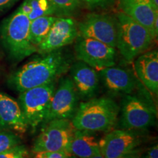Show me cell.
Returning a JSON list of instances; mask_svg holds the SVG:
<instances>
[{
  "label": "cell",
  "instance_id": "ba28073f",
  "mask_svg": "<svg viewBox=\"0 0 158 158\" xmlns=\"http://www.w3.org/2000/svg\"><path fill=\"white\" fill-rule=\"evenodd\" d=\"M155 110L143 98L132 94L124 97L121 106V126L124 130L143 131L155 123Z\"/></svg>",
  "mask_w": 158,
  "mask_h": 158
},
{
  "label": "cell",
  "instance_id": "30bf717a",
  "mask_svg": "<svg viewBox=\"0 0 158 158\" xmlns=\"http://www.w3.org/2000/svg\"><path fill=\"white\" fill-rule=\"evenodd\" d=\"M78 104V95L72 79L69 76L62 77L51 98L43 124L57 118L71 119Z\"/></svg>",
  "mask_w": 158,
  "mask_h": 158
},
{
  "label": "cell",
  "instance_id": "e0dca14e",
  "mask_svg": "<svg viewBox=\"0 0 158 158\" xmlns=\"http://www.w3.org/2000/svg\"><path fill=\"white\" fill-rule=\"evenodd\" d=\"M134 62V69L138 78L155 96L158 94V51L148 50L139 55Z\"/></svg>",
  "mask_w": 158,
  "mask_h": 158
},
{
  "label": "cell",
  "instance_id": "83f0119b",
  "mask_svg": "<svg viewBox=\"0 0 158 158\" xmlns=\"http://www.w3.org/2000/svg\"><path fill=\"white\" fill-rule=\"evenodd\" d=\"M149 158H158V147L157 144L156 143L152 147H151L148 150L147 155Z\"/></svg>",
  "mask_w": 158,
  "mask_h": 158
},
{
  "label": "cell",
  "instance_id": "d4e9b609",
  "mask_svg": "<svg viewBox=\"0 0 158 158\" xmlns=\"http://www.w3.org/2000/svg\"><path fill=\"white\" fill-rule=\"evenodd\" d=\"M34 154L33 158H69L70 156L66 151L40 152Z\"/></svg>",
  "mask_w": 158,
  "mask_h": 158
},
{
  "label": "cell",
  "instance_id": "8992f818",
  "mask_svg": "<svg viewBox=\"0 0 158 158\" xmlns=\"http://www.w3.org/2000/svg\"><path fill=\"white\" fill-rule=\"evenodd\" d=\"M44 124L33 144V153L59 151L68 152L76 131L71 119L57 118Z\"/></svg>",
  "mask_w": 158,
  "mask_h": 158
},
{
  "label": "cell",
  "instance_id": "4316f807",
  "mask_svg": "<svg viewBox=\"0 0 158 158\" xmlns=\"http://www.w3.org/2000/svg\"><path fill=\"white\" fill-rule=\"evenodd\" d=\"M18 10H19L20 12L23 13V14L27 15V16H28L31 12V7L30 4H29V0H25V1L21 4L19 8H18Z\"/></svg>",
  "mask_w": 158,
  "mask_h": 158
},
{
  "label": "cell",
  "instance_id": "d6986e66",
  "mask_svg": "<svg viewBox=\"0 0 158 158\" xmlns=\"http://www.w3.org/2000/svg\"><path fill=\"white\" fill-rule=\"evenodd\" d=\"M57 18L58 17L54 15H46L31 21L29 26V37L31 43L37 48L48 34Z\"/></svg>",
  "mask_w": 158,
  "mask_h": 158
},
{
  "label": "cell",
  "instance_id": "52a82bcc",
  "mask_svg": "<svg viewBox=\"0 0 158 158\" xmlns=\"http://www.w3.org/2000/svg\"><path fill=\"white\" fill-rule=\"evenodd\" d=\"M75 54L78 61L86 63L98 72L114 66L117 59L116 48L79 35L76 40Z\"/></svg>",
  "mask_w": 158,
  "mask_h": 158
},
{
  "label": "cell",
  "instance_id": "f546056e",
  "mask_svg": "<svg viewBox=\"0 0 158 158\" xmlns=\"http://www.w3.org/2000/svg\"><path fill=\"white\" fill-rule=\"evenodd\" d=\"M149 2L151 5H152L153 8L156 11H158V0H149Z\"/></svg>",
  "mask_w": 158,
  "mask_h": 158
},
{
  "label": "cell",
  "instance_id": "f1b7e54d",
  "mask_svg": "<svg viewBox=\"0 0 158 158\" xmlns=\"http://www.w3.org/2000/svg\"><path fill=\"white\" fill-rule=\"evenodd\" d=\"M118 158H141V157H140V155L136 152H133L127 154V155H123Z\"/></svg>",
  "mask_w": 158,
  "mask_h": 158
},
{
  "label": "cell",
  "instance_id": "7c38bea8",
  "mask_svg": "<svg viewBox=\"0 0 158 158\" xmlns=\"http://www.w3.org/2000/svg\"><path fill=\"white\" fill-rule=\"evenodd\" d=\"M143 141V135L128 130H110L101 138V155L105 158H118L133 152Z\"/></svg>",
  "mask_w": 158,
  "mask_h": 158
},
{
  "label": "cell",
  "instance_id": "3957f363",
  "mask_svg": "<svg viewBox=\"0 0 158 158\" xmlns=\"http://www.w3.org/2000/svg\"><path fill=\"white\" fill-rule=\"evenodd\" d=\"M30 22L28 16L17 9L2 23V42L13 60L19 62L37 53V48L31 43L29 37Z\"/></svg>",
  "mask_w": 158,
  "mask_h": 158
},
{
  "label": "cell",
  "instance_id": "cb8c5ba5",
  "mask_svg": "<svg viewBox=\"0 0 158 158\" xmlns=\"http://www.w3.org/2000/svg\"><path fill=\"white\" fill-rule=\"evenodd\" d=\"M28 150L24 145L19 144L16 147L0 153V158H27Z\"/></svg>",
  "mask_w": 158,
  "mask_h": 158
},
{
  "label": "cell",
  "instance_id": "9a60e30c",
  "mask_svg": "<svg viewBox=\"0 0 158 158\" xmlns=\"http://www.w3.org/2000/svg\"><path fill=\"white\" fill-rule=\"evenodd\" d=\"M98 73L104 86L112 94H130L137 86V80L135 76L126 68L114 65Z\"/></svg>",
  "mask_w": 158,
  "mask_h": 158
},
{
  "label": "cell",
  "instance_id": "9c48e42d",
  "mask_svg": "<svg viewBox=\"0 0 158 158\" xmlns=\"http://www.w3.org/2000/svg\"><path fill=\"white\" fill-rule=\"evenodd\" d=\"M78 35L97 40L116 48L117 37V20L116 15L92 12L77 23Z\"/></svg>",
  "mask_w": 158,
  "mask_h": 158
},
{
  "label": "cell",
  "instance_id": "6da1fadb",
  "mask_svg": "<svg viewBox=\"0 0 158 158\" xmlns=\"http://www.w3.org/2000/svg\"><path fill=\"white\" fill-rule=\"evenodd\" d=\"M40 54L23 65L10 78V83L18 92L55 81L69 71L71 60L62 48Z\"/></svg>",
  "mask_w": 158,
  "mask_h": 158
},
{
  "label": "cell",
  "instance_id": "7a4b0ae2",
  "mask_svg": "<svg viewBox=\"0 0 158 158\" xmlns=\"http://www.w3.org/2000/svg\"><path fill=\"white\" fill-rule=\"evenodd\" d=\"M119 112V106L113 99L93 98L78 104L71 121L76 130L109 132L115 127Z\"/></svg>",
  "mask_w": 158,
  "mask_h": 158
},
{
  "label": "cell",
  "instance_id": "2e32d148",
  "mask_svg": "<svg viewBox=\"0 0 158 158\" xmlns=\"http://www.w3.org/2000/svg\"><path fill=\"white\" fill-rule=\"evenodd\" d=\"M0 128L19 134L29 129L19 102L3 92H0Z\"/></svg>",
  "mask_w": 158,
  "mask_h": 158
},
{
  "label": "cell",
  "instance_id": "8fae6325",
  "mask_svg": "<svg viewBox=\"0 0 158 158\" xmlns=\"http://www.w3.org/2000/svg\"><path fill=\"white\" fill-rule=\"evenodd\" d=\"M78 35L77 22L70 17H58L48 34L37 47V53L45 54L72 44Z\"/></svg>",
  "mask_w": 158,
  "mask_h": 158
},
{
  "label": "cell",
  "instance_id": "7402d4cb",
  "mask_svg": "<svg viewBox=\"0 0 158 158\" xmlns=\"http://www.w3.org/2000/svg\"><path fill=\"white\" fill-rule=\"evenodd\" d=\"M21 138L15 132L10 130L0 131V153L21 144Z\"/></svg>",
  "mask_w": 158,
  "mask_h": 158
},
{
  "label": "cell",
  "instance_id": "484cf974",
  "mask_svg": "<svg viewBox=\"0 0 158 158\" xmlns=\"http://www.w3.org/2000/svg\"><path fill=\"white\" fill-rule=\"evenodd\" d=\"M19 0H0V12H3L10 8Z\"/></svg>",
  "mask_w": 158,
  "mask_h": 158
},
{
  "label": "cell",
  "instance_id": "44dd1931",
  "mask_svg": "<svg viewBox=\"0 0 158 158\" xmlns=\"http://www.w3.org/2000/svg\"><path fill=\"white\" fill-rule=\"evenodd\" d=\"M31 12L28 15L30 21L46 15H54V10L49 0H29ZM55 16V15H54Z\"/></svg>",
  "mask_w": 158,
  "mask_h": 158
},
{
  "label": "cell",
  "instance_id": "4dcf8cb0",
  "mask_svg": "<svg viewBox=\"0 0 158 158\" xmlns=\"http://www.w3.org/2000/svg\"><path fill=\"white\" fill-rule=\"evenodd\" d=\"M69 158H80V157H75V156H72L70 155V157ZM86 158H105L103 156H102L101 154H100V155H95V156H93V157H86Z\"/></svg>",
  "mask_w": 158,
  "mask_h": 158
},
{
  "label": "cell",
  "instance_id": "4fadbf2b",
  "mask_svg": "<svg viewBox=\"0 0 158 158\" xmlns=\"http://www.w3.org/2000/svg\"><path fill=\"white\" fill-rule=\"evenodd\" d=\"M120 12L145 27L155 40L158 35V11L149 0H118Z\"/></svg>",
  "mask_w": 158,
  "mask_h": 158
},
{
  "label": "cell",
  "instance_id": "5b68a950",
  "mask_svg": "<svg viewBox=\"0 0 158 158\" xmlns=\"http://www.w3.org/2000/svg\"><path fill=\"white\" fill-rule=\"evenodd\" d=\"M56 87V81H55L20 92V107L29 127L33 131L44 122Z\"/></svg>",
  "mask_w": 158,
  "mask_h": 158
},
{
  "label": "cell",
  "instance_id": "1f68e13d",
  "mask_svg": "<svg viewBox=\"0 0 158 158\" xmlns=\"http://www.w3.org/2000/svg\"><path fill=\"white\" fill-rule=\"evenodd\" d=\"M144 158H149V157H148L147 155H145V156H144Z\"/></svg>",
  "mask_w": 158,
  "mask_h": 158
},
{
  "label": "cell",
  "instance_id": "ac0fdd59",
  "mask_svg": "<svg viewBox=\"0 0 158 158\" xmlns=\"http://www.w3.org/2000/svg\"><path fill=\"white\" fill-rule=\"evenodd\" d=\"M101 138L96 132L76 130L69 147L68 152L76 157L86 158L101 154Z\"/></svg>",
  "mask_w": 158,
  "mask_h": 158
},
{
  "label": "cell",
  "instance_id": "603a6c76",
  "mask_svg": "<svg viewBox=\"0 0 158 158\" xmlns=\"http://www.w3.org/2000/svg\"><path fill=\"white\" fill-rule=\"evenodd\" d=\"M81 6L89 10H108L114 8L116 0H78Z\"/></svg>",
  "mask_w": 158,
  "mask_h": 158
},
{
  "label": "cell",
  "instance_id": "ffe728a7",
  "mask_svg": "<svg viewBox=\"0 0 158 158\" xmlns=\"http://www.w3.org/2000/svg\"><path fill=\"white\" fill-rule=\"evenodd\" d=\"M56 17L73 18L78 13L81 5L78 0H49Z\"/></svg>",
  "mask_w": 158,
  "mask_h": 158
},
{
  "label": "cell",
  "instance_id": "277c9868",
  "mask_svg": "<svg viewBox=\"0 0 158 158\" xmlns=\"http://www.w3.org/2000/svg\"><path fill=\"white\" fill-rule=\"evenodd\" d=\"M117 20L116 47L126 62H133L137 57L149 50L155 39L145 27L131 18L118 11Z\"/></svg>",
  "mask_w": 158,
  "mask_h": 158
},
{
  "label": "cell",
  "instance_id": "5bb4252c",
  "mask_svg": "<svg viewBox=\"0 0 158 158\" xmlns=\"http://www.w3.org/2000/svg\"><path fill=\"white\" fill-rule=\"evenodd\" d=\"M69 71L78 97L84 100L94 98L100 86V76L98 71L78 60L70 65Z\"/></svg>",
  "mask_w": 158,
  "mask_h": 158
}]
</instances>
